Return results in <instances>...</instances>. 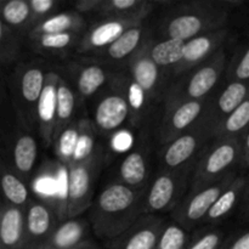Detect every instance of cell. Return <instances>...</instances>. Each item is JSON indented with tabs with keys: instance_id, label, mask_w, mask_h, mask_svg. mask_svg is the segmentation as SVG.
Segmentation results:
<instances>
[{
	"instance_id": "43",
	"label": "cell",
	"mask_w": 249,
	"mask_h": 249,
	"mask_svg": "<svg viewBox=\"0 0 249 249\" xmlns=\"http://www.w3.org/2000/svg\"><path fill=\"white\" fill-rule=\"evenodd\" d=\"M102 0H79L73 4L72 11L87 17L85 15L89 14H99V10L101 7Z\"/></svg>"
},
{
	"instance_id": "17",
	"label": "cell",
	"mask_w": 249,
	"mask_h": 249,
	"mask_svg": "<svg viewBox=\"0 0 249 249\" xmlns=\"http://www.w3.org/2000/svg\"><path fill=\"white\" fill-rule=\"evenodd\" d=\"M249 95V82H224L209 96L203 117L197 124L213 135L216 126L228 118ZM214 139V138H213Z\"/></svg>"
},
{
	"instance_id": "18",
	"label": "cell",
	"mask_w": 249,
	"mask_h": 249,
	"mask_svg": "<svg viewBox=\"0 0 249 249\" xmlns=\"http://www.w3.org/2000/svg\"><path fill=\"white\" fill-rule=\"evenodd\" d=\"M231 36L230 28L218 29V31L209 32V33L201 34V36L192 38L185 43L184 56L181 62L178 65L173 72V79L185 74L191 71L192 68L197 67L203 63L212 56L215 55L218 51L225 49L226 43L229 41Z\"/></svg>"
},
{
	"instance_id": "27",
	"label": "cell",
	"mask_w": 249,
	"mask_h": 249,
	"mask_svg": "<svg viewBox=\"0 0 249 249\" xmlns=\"http://www.w3.org/2000/svg\"><path fill=\"white\" fill-rule=\"evenodd\" d=\"M246 182H247V174L245 173L238 174L232 184L216 199V202L207 214L202 226L221 225L223 221L232 215L233 212L237 211L240 207L241 199H242L243 192H245Z\"/></svg>"
},
{
	"instance_id": "37",
	"label": "cell",
	"mask_w": 249,
	"mask_h": 249,
	"mask_svg": "<svg viewBox=\"0 0 249 249\" xmlns=\"http://www.w3.org/2000/svg\"><path fill=\"white\" fill-rule=\"evenodd\" d=\"M226 236L228 232L221 225L202 226L192 232L186 249H220Z\"/></svg>"
},
{
	"instance_id": "42",
	"label": "cell",
	"mask_w": 249,
	"mask_h": 249,
	"mask_svg": "<svg viewBox=\"0 0 249 249\" xmlns=\"http://www.w3.org/2000/svg\"><path fill=\"white\" fill-rule=\"evenodd\" d=\"M220 249H249V229L228 233Z\"/></svg>"
},
{
	"instance_id": "20",
	"label": "cell",
	"mask_w": 249,
	"mask_h": 249,
	"mask_svg": "<svg viewBox=\"0 0 249 249\" xmlns=\"http://www.w3.org/2000/svg\"><path fill=\"white\" fill-rule=\"evenodd\" d=\"M138 26L118 18H99L82 33L75 49L78 56H95L108 48L129 28Z\"/></svg>"
},
{
	"instance_id": "35",
	"label": "cell",
	"mask_w": 249,
	"mask_h": 249,
	"mask_svg": "<svg viewBox=\"0 0 249 249\" xmlns=\"http://www.w3.org/2000/svg\"><path fill=\"white\" fill-rule=\"evenodd\" d=\"M79 119L77 118L60 133V135L53 141L55 156L66 165L72 163L79 141Z\"/></svg>"
},
{
	"instance_id": "15",
	"label": "cell",
	"mask_w": 249,
	"mask_h": 249,
	"mask_svg": "<svg viewBox=\"0 0 249 249\" xmlns=\"http://www.w3.org/2000/svg\"><path fill=\"white\" fill-rule=\"evenodd\" d=\"M208 99L203 101L180 102L163 107L155 131L157 148L167 145L196 125L206 112Z\"/></svg>"
},
{
	"instance_id": "40",
	"label": "cell",
	"mask_w": 249,
	"mask_h": 249,
	"mask_svg": "<svg viewBox=\"0 0 249 249\" xmlns=\"http://www.w3.org/2000/svg\"><path fill=\"white\" fill-rule=\"evenodd\" d=\"M224 82H249V45L236 50L229 58Z\"/></svg>"
},
{
	"instance_id": "34",
	"label": "cell",
	"mask_w": 249,
	"mask_h": 249,
	"mask_svg": "<svg viewBox=\"0 0 249 249\" xmlns=\"http://www.w3.org/2000/svg\"><path fill=\"white\" fill-rule=\"evenodd\" d=\"M249 130V95L215 128L214 139H241Z\"/></svg>"
},
{
	"instance_id": "44",
	"label": "cell",
	"mask_w": 249,
	"mask_h": 249,
	"mask_svg": "<svg viewBox=\"0 0 249 249\" xmlns=\"http://www.w3.org/2000/svg\"><path fill=\"white\" fill-rule=\"evenodd\" d=\"M12 108L10 102L9 89H7V78L2 75L1 68H0V112Z\"/></svg>"
},
{
	"instance_id": "14",
	"label": "cell",
	"mask_w": 249,
	"mask_h": 249,
	"mask_svg": "<svg viewBox=\"0 0 249 249\" xmlns=\"http://www.w3.org/2000/svg\"><path fill=\"white\" fill-rule=\"evenodd\" d=\"M150 38L128 61L125 70L147 96L156 105L163 107L173 78L151 58L148 53Z\"/></svg>"
},
{
	"instance_id": "30",
	"label": "cell",
	"mask_w": 249,
	"mask_h": 249,
	"mask_svg": "<svg viewBox=\"0 0 249 249\" xmlns=\"http://www.w3.org/2000/svg\"><path fill=\"white\" fill-rule=\"evenodd\" d=\"M0 197L5 204L26 208L33 197L31 187L0 160Z\"/></svg>"
},
{
	"instance_id": "5",
	"label": "cell",
	"mask_w": 249,
	"mask_h": 249,
	"mask_svg": "<svg viewBox=\"0 0 249 249\" xmlns=\"http://www.w3.org/2000/svg\"><path fill=\"white\" fill-rule=\"evenodd\" d=\"M229 58L228 51L223 49L197 67L173 79L163 107L208 99L223 83Z\"/></svg>"
},
{
	"instance_id": "25",
	"label": "cell",
	"mask_w": 249,
	"mask_h": 249,
	"mask_svg": "<svg viewBox=\"0 0 249 249\" xmlns=\"http://www.w3.org/2000/svg\"><path fill=\"white\" fill-rule=\"evenodd\" d=\"M91 228L88 218H71L60 221L50 237L38 249H72L91 238Z\"/></svg>"
},
{
	"instance_id": "12",
	"label": "cell",
	"mask_w": 249,
	"mask_h": 249,
	"mask_svg": "<svg viewBox=\"0 0 249 249\" xmlns=\"http://www.w3.org/2000/svg\"><path fill=\"white\" fill-rule=\"evenodd\" d=\"M108 87L118 90L125 97L130 109L129 126L141 133H155L163 107L156 105L136 84L126 70L116 71Z\"/></svg>"
},
{
	"instance_id": "10",
	"label": "cell",
	"mask_w": 249,
	"mask_h": 249,
	"mask_svg": "<svg viewBox=\"0 0 249 249\" xmlns=\"http://www.w3.org/2000/svg\"><path fill=\"white\" fill-rule=\"evenodd\" d=\"M212 141L213 135L211 131L196 124L167 145L157 148V169L184 170L195 168L198 158Z\"/></svg>"
},
{
	"instance_id": "22",
	"label": "cell",
	"mask_w": 249,
	"mask_h": 249,
	"mask_svg": "<svg viewBox=\"0 0 249 249\" xmlns=\"http://www.w3.org/2000/svg\"><path fill=\"white\" fill-rule=\"evenodd\" d=\"M165 221L164 216L142 215L125 232L107 242V249H155Z\"/></svg>"
},
{
	"instance_id": "31",
	"label": "cell",
	"mask_w": 249,
	"mask_h": 249,
	"mask_svg": "<svg viewBox=\"0 0 249 249\" xmlns=\"http://www.w3.org/2000/svg\"><path fill=\"white\" fill-rule=\"evenodd\" d=\"M58 72H60V70H58ZM78 105H80V102L77 96V92L74 91L70 82L63 77L62 73L60 72L57 85V104H56V122L53 141L60 135L63 129L67 128L74 119H77L75 118V111H77Z\"/></svg>"
},
{
	"instance_id": "48",
	"label": "cell",
	"mask_w": 249,
	"mask_h": 249,
	"mask_svg": "<svg viewBox=\"0 0 249 249\" xmlns=\"http://www.w3.org/2000/svg\"><path fill=\"white\" fill-rule=\"evenodd\" d=\"M5 206H6V204H5V202L2 201V198H1V197H0V214H1L2 209H4Z\"/></svg>"
},
{
	"instance_id": "9",
	"label": "cell",
	"mask_w": 249,
	"mask_h": 249,
	"mask_svg": "<svg viewBox=\"0 0 249 249\" xmlns=\"http://www.w3.org/2000/svg\"><path fill=\"white\" fill-rule=\"evenodd\" d=\"M57 67L77 92L80 105L104 91L116 72L108 65L90 56H72Z\"/></svg>"
},
{
	"instance_id": "13",
	"label": "cell",
	"mask_w": 249,
	"mask_h": 249,
	"mask_svg": "<svg viewBox=\"0 0 249 249\" xmlns=\"http://www.w3.org/2000/svg\"><path fill=\"white\" fill-rule=\"evenodd\" d=\"M157 143L155 133L139 134L138 141L124 155L117 168L116 181L134 190L147 189L153 173V158H156Z\"/></svg>"
},
{
	"instance_id": "47",
	"label": "cell",
	"mask_w": 249,
	"mask_h": 249,
	"mask_svg": "<svg viewBox=\"0 0 249 249\" xmlns=\"http://www.w3.org/2000/svg\"><path fill=\"white\" fill-rule=\"evenodd\" d=\"M72 249H101V247H100V246L97 245V243L95 242L92 238H90V240L84 241V242H82L80 245L75 246V247Z\"/></svg>"
},
{
	"instance_id": "11",
	"label": "cell",
	"mask_w": 249,
	"mask_h": 249,
	"mask_svg": "<svg viewBox=\"0 0 249 249\" xmlns=\"http://www.w3.org/2000/svg\"><path fill=\"white\" fill-rule=\"evenodd\" d=\"M242 172H235L219 181L203 186L190 187V191L184 197L179 206L172 212L170 218L186 229L189 232H194L202 228L207 214L211 211L216 199L233 182V180Z\"/></svg>"
},
{
	"instance_id": "26",
	"label": "cell",
	"mask_w": 249,
	"mask_h": 249,
	"mask_svg": "<svg viewBox=\"0 0 249 249\" xmlns=\"http://www.w3.org/2000/svg\"><path fill=\"white\" fill-rule=\"evenodd\" d=\"M155 7L156 1L150 0H102L97 16L141 24L153 14Z\"/></svg>"
},
{
	"instance_id": "24",
	"label": "cell",
	"mask_w": 249,
	"mask_h": 249,
	"mask_svg": "<svg viewBox=\"0 0 249 249\" xmlns=\"http://www.w3.org/2000/svg\"><path fill=\"white\" fill-rule=\"evenodd\" d=\"M82 33H57V34H29L26 44L41 58L67 60L72 57L71 51L75 53Z\"/></svg>"
},
{
	"instance_id": "39",
	"label": "cell",
	"mask_w": 249,
	"mask_h": 249,
	"mask_svg": "<svg viewBox=\"0 0 249 249\" xmlns=\"http://www.w3.org/2000/svg\"><path fill=\"white\" fill-rule=\"evenodd\" d=\"M96 129L91 119L82 117L79 119V141L72 163H79L88 160L94 153L95 148L99 145L96 140Z\"/></svg>"
},
{
	"instance_id": "3",
	"label": "cell",
	"mask_w": 249,
	"mask_h": 249,
	"mask_svg": "<svg viewBox=\"0 0 249 249\" xmlns=\"http://www.w3.org/2000/svg\"><path fill=\"white\" fill-rule=\"evenodd\" d=\"M45 58L22 60L7 78L10 102L19 126L36 134V109L50 71L55 67ZM38 135V134H36Z\"/></svg>"
},
{
	"instance_id": "49",
	"label": "cell",
	"mask_w": 249,
	"mask_h": 249,
	"mask_svg": "<svg viewBox=\"0 0 249 249\" xmlns=\"http://www.w3.org/2000/svg\"><path fill=\"white\" fill-rule=\"evenodd\" d=\"M0 249H4V248H2V245H1V242H0Z\"/></svg>"
},
{
	"instance_id": "33",
	"label": "cell",
	"mask_w": 249,
	"mask_h": 249,
	"mask_svg": "<svg viewBox=\"0 0 249 249\" xmlns=\"http://www.w3.org/2000/svg\"><path fill=\"white\" fill-rule=\"evenodd\" d=\"M87 17L72 11L57 12L36 24L29 34L83 33L88 28ZM28 34V36H29Z\"/></svg>"
},
{
	"instance_id": "6",
	"label": "cell",
	"mask_w": 249,
	"mask_h": 249,
	"mask_svg": "<svg viewBox=\"0 0 249 249\" xmlns=\"http://www.w3.org/2000/svg\"><path fill=\"white\" fill-rule=\"evenodd\" d=\"M106 160V150L99 143L88 160L68 165L66 203L63 207L66 219L79 218L89 211L94 201L97 179Z\"/></svg>"
},
{
	"instance_id": "8",
	"label": "cell",
	"mask_w": 249,
	"mask_h": 249,
	"mask_svg": "<svg viewBox=\"0 0 249 249\" xmlns=\"http://www.w3.org/2000/svg\"><path fill=\"white\" fill-rule=\"evenodd\" d=\"M241 139H213L195 165L191 187L212 184L241 172Z\"/></svg>"
},
{
	"instance_id": "36",
	"label": "cell",
	"mask_w": 249,
	"mask_h": 249,
	"mask_svg": "<svg viewBox=\"0 0 249 249\" xmlns=\"http://www.w3.org/2000/svg\"><path fill=\"white\" fill-rule=\"evenodd\" d=\"M23 41L0 19V68L18 62Z\"/></svg>"
},
{
	"instance_id": "1",
	"label": "cell",
	"mask_w": 249,
	"mask_h": 249,
	"mask_svg": "<svg viewBox=\"0 0 249 249\" xmlns=\"http://www.w3.org/2000/svg\"><path fill=\"white\" fill-rule=\"evenodd\" d=\"M145 190H134L112 180L95 195L88 211L92 233L105 242L125 232L143 214Z\"/></svg>"
},
{
	"instance_id": "32",
	"label": "cell",
	"mask_w": 249,
	"mask_h": 249,
	"mask_svg": "<svg viewBox=\"0 0 249 249\" xmlns=\"http://www.w3.org/2000/svg\"><path fill=\"white\" fill-rule=\"evenodd\" d=\"M184 40L178 39H152L148 40V53L151 58L173 78V72L184 56Z\"/></svg>"
},
{
	"instance_id": "41",
	"label": "cell",
	"mask_w": 249,
	"mask_h": 249,
	"mask_svg": "<svg viewBox=\"0 0 249 249\" xmlns=\"http://www.w3.org/2000/svg\"><path fill=\"white\" fill-rule=\"evenodd\" d=\"M28 1L32 10L33 28L48 17L57 14L56 9L58 7V1L55 0H28Z\"/></svg>"
},
{
	"instance_id": "2",
	"label": "cell",
	"mask_w": 249,
	"mask_h": 249,
	"mask_svg": "<svg viewBox=\"0 0 249 249\" xmlns=\"http://www.w3.org/2000/svg\"><path fill=\"white\" fill-rule=\"evenodd\" d=\"M229 17L230 12L219 1L175 2L165 9L156 28L151 29V38L187 41L201 34L228 28Z\"/></svg>"
},
{
	"instance_id": "16",
	"label": "cell",
	"mask_w": 249,
	"mask_h": 249,
	"mask_svg": "<svg viewBox=\"0 0 249 249\" xmlns=\"http://www.w3.org/2000/svg\"><path fill=\"white\" fill-rule=\"evenodd\" d=\"M91 122L96 133L107 138L129 126L130 109L125 97L118 90L107 87L96 96L92 107Z\"/></svg>"
},
{
	"instance_id": "29",
	"label": "cell",
	"mask_w": 249,
	"mask_h": 249,
	"mask_svg": "<svg viewBox=\"0 0 249 249\" xmlns=\"http://www.w3.org/2000/svg\"><path fill=\"white\" fill-rule=\"evenodd\" d=\"M0 19L24 40L33 29L28 0H0Z\"/></svg>"
},
{
	"instance_id": "46",
	"label": "cell",
	"mask_w": 249,
	"mask_h": 249,
	"mask_svg": "<svg viewBox=\"0 0 249 249\" xmlns=\"http://www.w3.org/2000/svg\"><path fill=\"white\" fill-rule=\"evenodd\" d=\"M241 170L249 173V130L241 138Z\"/></svg>"
},
{
	"instance_id": "38",
	"label": "cell",
	"mask_w": 249,
	"mask_h": 249,
	"mask_svg": "<svg viewBox=\"0 0 249 249\" xmlns=\"http://www.w3.org/2000/svg\"><path fill=\"white\" fill-rule=\"evenodd\" d=\"M191 235L192 232H189L174 220L165 221L155 249H186Z\"/></svg>"
},
{
	"instance_id": "19",
	"label": "cell",
	"mask_w": 249,
	"mask_h": 249,
	"mask_svg": "<svg viewBox=\"0 0 249 249\" xmlns=\"http://www.w3.org/2000/svg\"><path fill=\"white\" fill-rule=\"evenodd\" d=\"M24 215L26 240L23 249H38L50 237L61 221L50 203L34 197L24 208Z\"/></svg>"
},
{
	"instance_id": "4",
	"label": "cell",
	"mask_w": 249,
	"mask_h": 249,
	"mask_svg": "<svg viewBox=\"0 0 249 249\" xmlns=\"http://www.w3.org/2000/svg\"><path fill=\"white\" fill-rule=\"evenodd\" d=\"M40 145L36 134L18 125L14 109L0 112V160L28 185L36 177Z\"/></svg>"
},
{
	"instance_id": "21",
	"label": "cell",
	"mask_w": 249,
	"mask_h": 249,
	"mask_svg": "<svg viewBox=\"0 0 249 249\" xmlns=\"http://www.w3.org/2000/svg\"><path fill=\"white\" fill-rule=\"evenodd\" d=\"M150 36V27L146 26L145 23L138 24L124 32L114 43H112L102 53L90 56V57L102 61L116 71L125 70L128 61L135 55L136 51L146 43Z\"/></svg>"
},
{
	"instance_id": "23",
	"label": "cell",
	"mask_w": 249,
	"mask_h": 249,
	"mask_svg": "<svg viewBox=\"0 0 249 249\" xmlns=\"http://www.w3.org/2000/svg\"><path fill=\"white\" fill-rule=\"evenodd\" d=\"M60 72L57 66L50 71L36 109V134L44 147H53L55 135L56 104Z\"/></svg>"
},
{
	"instance_id": "28",
	"label": "cell",
	"mask_w": 249,
	"mask_h": 249,
	"mask_svg": "<svg viewBox=\"0 0 249 249\" xmlns=\"http://www.w3.org/2000/svg\"><path fill=\"white\" fill-rule=\"evenodd\" d=\"M26 240L24 208L6 204L0 214V242L4 249H23Z\"/></svg>"
},
{
	"instance_id": "7",
	"label": "cell",
	"mask_w": 249,
	"mask_h": 249,
	"mask_svg": "<svg viewBox=\"0 0 249 249\" xmlns=\"http://www.w3.org/2000/svg\"><path fill=\"white\" fill-rule=\"evenodd\" d=\"M192 173L194 168L156 170L143 196V214L156 216L172 214L190 191Z\"/></svg>"
},
{
	"instance_id": "45",
	"label": "cell",
	"mask_w": 249,
	"mask_h": 249,
	"mask_svg": "<svg viewBox=\"0 0 249 249\" xmlns=\"http://www.w3.org/2000/svg\"><path fill=\"white\" fill-rule=\"evenodd\" d=\"M237 212L241 220L249 224V173L247 174V182H246L245 192H243L242 199H241Z\"/></svg>"
}]
</instances>
